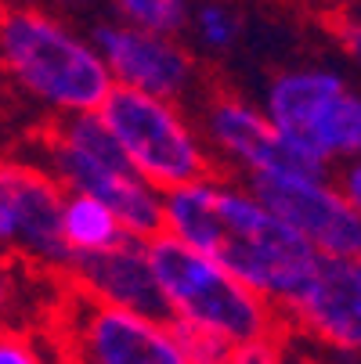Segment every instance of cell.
Wrapping results in <instances>:
<instances>
[{
  "mask_svg": "<svg viewBox=\"0 0 361 364\" xmlns=\"http://www.w3.org/2000/svg\"><path fill=\"white\" fill-rule=\"evenodd\" d=\"M116 22L145 29V33H159V36H177L188 26L192 4L188 0H113Z\"/></svg>",
  "mask_w": 361,
  "mask_h": 364,
  "instance_id": "15",
  "label": "cell"
},
{
  "mask_svg": "<svg viewBox=\"0 0 361 364\" xmlns=\"http://www.w3.org/2000/svg\"><path fill=\"white\" fill-rule=\"evenodd\" d=\"M145 252L159 299L167 306V321L206 328L231 346L278 339V310L195 249L181 245L170 235H156L152 242H145Z\"/></svg>",
  "mask_w": 361,
  "mask_h": 364,
  "instance_id": "4",
  "label": "cell"
},
{
  "mask_svg": "<svg viewBox=\"0 0 361 364\" xmlns=\"http://www.w3.org/2000/svg\"><path fill=\"white\" fill-rule=\"evenodd\" d=\"M69 278H73V292L87 296L90 303L127 310V314L152 318V321H167V306L159 299L156 278H152L145 242L127 238L109 252L80 256L69 264Z\"/></svg>",
  "mask_w": 361,
  "mask_h": 364,
  "instance_id": "12",
  "label": "cell"
},
{
  "mask_svg": "<svg viewBox=\"0 0 361 364\" xmlns=\"http://www.w3.org/2000/svg\"><path fill=\"white\" fill-rule=\"evenodd\" d=\"M163 235L217 264L278 314L307 289L322 259L246 184L217 170L163 195Z\"/></svg>",
  "mask_w": 361,
  "mask_h": 364,
  "instance_id": "1",
  "label": "cell"
},
{
  "mask_svg": "<svg viewBox=\"0 0 361 364\" xmlns=\"http://www.w3.org/2000/svg\"><path fill=\"white\" fill-rule=\"evenodd\" d=\"M62 242H66L69 256L80 259V256H98V252L116 249L120 242H127V231L120 228V220L101 202L83 198V195H66Z\"/></svg>",
  "mask_w": 361,
  "mask_h": 364,
  "instance_id": "14",
  "label": "cell"
},
{
  "mask_svg": "<svg viewBox=\"0 0 361 364\" xmlns=\"http://www.w3.org/2000/svg\"><path fill=\"white\" fill-rule=\"evenodd\" d=\"M264 119L271 130L333 170L340 159H357L361 148V101L340 73L289 69L278 73L264 94Z\"/></svg>",
  "mask_w": 361,
  "mask_h": 364,
  "instance_id": "6",
  "label": "cell"
},
{
  "mask_svg": "<svg viewBox=\"0 0 361 364\" xmlns=\"http://www.w3.org/2000/svg\"><path fill=\"white\" fill-rule=\"evenodd\" d=\"M47 4H90V0H47Z\"/></svg>",
  "mask_w": 361,
  "mask_h": 364,
  "instance_id": "22",
  "label": "cell"
},
{
  "mask_svg": "<svg viewBox=\"0 0 361 364\" xmlns=\"http://www.w3.org/2000/svg\"><path fill=\"white\" fill-rule=\"evenodd\" d=\"M228 364H286L282 357V346L278 339H261V343H246V346H235Z\"/></svg>",
  "mask_w": 361,
  "mask_h": 364,
  "instance_id": "19",
  "label": "cell"
},
{
  "mask_svg": "<svg viewBox=\"0 0 361 364\" xmlns=\"http://www.w3.org/2000/svg\"><path fill=\"white\" fill-rule=\"evenodd\" d=\"M188 18H192L199 43L210 50H228L239 36V18H235L231 4H221V0H202Z\"/></svg>",
  "mask_w": 361,
  "mask_h": 364,
  "instance_id": "17",
  "label": "cell"
},
{
  "mask_svg": "<svg viewBox=\"0 0 361 364\" xmlns=\"http://www.w3.org/2000/svg\"><path fill=\"white\" fill-rule=\"evenodd\" d=\"M40 166L62 184L66 195L101 202L120 220L127 238L152 242L156 235H163V195L130 170L109 130L101 127L98 112L73 116L51 127L43 137Z\"/></svg>",
  "mask_w": 361,
  "mask_h": 364,
  "instance_id": "3",
  "label": "cell"
},
{
  "mask_svg": "<svg viewBox=\"0 0 361 364\" xmlns=\"http://www.w3.org/2000/svg\"><path fill=\"white\" fill-rule=\"evenodd\" d=\"M333 188L343 195V202H350L354 210H361V166H357V159L347 163V170L340 173V184H333Z\"/></svg>",
  "mask_w": 361,
  "mask_h": 364,
  "instance_id": "20",
  "label": "cell"
},
{
  "mask_svg": "<svg viewBox=\"0 0 361 364\" xmlns=\"http://www.w3.org/2000/svg\"><path fill=\"white\" fill-rule=\"evenodd\" d=\"M87 40L98 50L101 65L109 69L113 87L181 105V97H188L199 80V65L192 58V50L177 36L145 33L113 18V22H98Z\"/></svg>",
  "mask_w": 361,
  "mask_h": 364,
  "instance_id": "9",
  "label": "cell"
},
{
  "mask_svg": "<svg viewBox=\"0 0 361 364\" xmlns=\"http://www.w3.org/2000/svg\"><path fill=\"white\" fill-rule=\"evenodd\" d=\"M98 119L130 170L159 195L214 173V159L199 137V127L177 101L113 87L101 101Z\"/></svg>",
  "mask_w": 361,
  "mask_h": 364,
  "instance_id": "5",
  "label": "cell"
},
{
  "mask_svg": "<svg viewBox=\"0 0 361 364\" xmlns=\"http://www.w3.org/2000/svg\"><path fill=\"white\" fill-rule=\"evenodd\" d=\"M66 191L40 163L0 155V252L69 274L73 256L62 242Z\"/></svg>",
  "mask_w": 361,
  "mask_h": 364,
  "instance_id": "8",
  "label": "cell"
},
{
  "mask_svg": "<svg viewBox=\"0 0 361 364\" xmlns=\"http://www.w3.org/2000/svg\"><path fill=\"white\" fill-rule=\"evenodd\" d=\"M62 332L73 364H188L177 353L167 321L90 303L80 292H73L66 306Z\"/></svg>",
  "mask_w": 361,
  "mask_h": 364,
  "instance_id": "10",
  "label": "cell"
},
{
  "mask_svg": "<svg viewBox=\"0 0 361 364\" xmlns=\"http://www.w3.org/2000/svg\"><path fill=\"white\" fill-rule=\"evenodd\" d=\"M11 303H15V271L8 259H0V318L11 310Z\"/></svg>",
  "mask_w": 361,
  "mask_h": 364,
  "instance_id": "21",
  "label": "cell"
},
{
  "mask_svg": "<svg viewBox=\"0 0 361 364\" xmlns=\"http://www.w3.org/2000/svg\"><path fill=\"white\" fill-rule=\"evenodd\" d=\"M0 76L62 119L90 116L113 90L109 69L62 15L26 0L0 4Z\"/></svg>",
  "mask_w": 361,
  "mask_h": 364,
  "instance_id": "2",
  "label": "cell"
},
{
  "mask_svg": "<svg viewBox=\"0 0 361 364\" xmlns=\"http://www.w3.org/2000/svg\"><path fill=\"white\" fill-rule=\"evenodd\" d=\"M286 314L322 343L354 353L361 346V264L322 256L307 289L286 306Z\"/></svg>",
  "mask_w": 361,
  "mask_h": 364,
  "instance_id": "13",
  "label": "cell"
},
{
  "mask_svg": "<svg viewBox=\"0 0 361 364\" xmlns=\"http://www.w3.org/2000/svg\"><path fill=\"white\" fill-rule=\"evenodd\" d=\"M0 364H43V357L26 332L0 328Z\"/></svg>",
  "mask_w": 361,
  "mask_h": 364,
  "instance_id": "18",
  "label": "cell"
},
{
  "mask_svg": "<svg viewBox=\"0 0 361 364\" xmlns=\"http://www.w3.org/2000/svg\"><path fill=\"white\" fill-rule=\"evenodd\" d=\"M167 332H170L177 353L188 364H228V357L235 350L221 336L206 332V328H195V325H184V321H167Z\"/></svg>",
  "mask_w": 361,
  "mask_h": 364,
  "instance_id": "16",
  "label": "cell"
},
{
  "mask_svg": "<svg viewBox=\"0 0 361 364\" xmlns=\"http://www.w3.org/2000/svg\"><path fill=\"white\" fill-rule=\"evenodd\" d=\"M268 210L296 231L325 259H357L361 252V210L333 188V177H289L246 184Z\"/></svg>",
  "mask_w": 361,
  "mask_h": 364,
  "instance_id": "11",
  "label": "cell"
},
{
  "mask_svg": "<svg viewBox=\"0 0 361 364\" xmlns=\"http://www.w3.org/2000/svg\"><path fill=\"white\" fill-rule=\"evenodd\" d=\"M0 101H4V76H0Z\"/></svg>",
  "mask_w": 361,
  "mask_h": 364,
  "instance_id": "23",
  "label": "cell"
},
{
  "mask_svg": "<svg viewBox=\"0 0 361 364\" xmlns=\"http://www.w3.org/2000/svg\"><path fill=\"white\" fill-rule=\"evenodd\" d=\"M199 137L210 151V159L235 170L242 184L289 181V177H333L329 166L307 159L303 151L286 144L271 130L264 112L235 94H214L206 101Z\"/></svg>",
  "mask_w": 361,
  "mask_h": 364,
  "instance_id": "7",
  "label": "cell"
}]
</instances>
